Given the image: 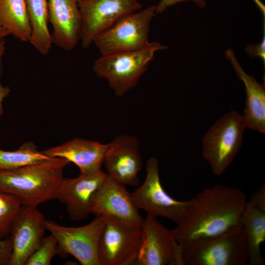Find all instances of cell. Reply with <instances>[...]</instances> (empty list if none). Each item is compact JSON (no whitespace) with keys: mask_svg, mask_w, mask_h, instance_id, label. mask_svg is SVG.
Instances as JSON below:
<instances>
[{"mask_svg":"<svg viewBox=\"0 0 265 265\" xmlns=\"http://www.w3.org/2000/svg\"><path fill=\"white\" fill-rule=\"evenodd\" d=\"M256 4L259 6V7L261 8V9L264 11L265 13V7L263 6L262 3L259 0H254Z\"/></svg>","mask_w":265,"mask_h":265,"instance_id":"31","label":"cell"},{"mask_svg":"<svg viewBox=\"0 0 265 265\" xmlns=\"http://www.w3.org/2000/svg\"><path fill=\"white\" fill-rule=\"evenodd\" d=\"M9 92V87L2 86L0 82V117L3 113L2 106L3 100L8 95Z\"/></svg>","mask_w":265,"mask_h":265,"instance_id":"29","label":"cell"},{"mask_svg":"<svg viewBox=\"0 0 265 265\" xmlns=\"http://www.w3.org/2000/svg\"><path fill=\"white\" fill-rule=\"evenodd\" d=\"M12 254V241L10 236L0 239V265H10Z\"/></svg>","mask_w":265,"mask_h":265,"instance_id":"25","label":"cell"},{"mask_svg":"<svg viewBox=\"0 0 265 265\" xmlns=\"http://www.w3.org/2000/svg\"><path fill=\"white\" fill-rule=\"evenodd\" d=\"M69 162L62 158L49 159L15 169L0 171V190L15 196L22 206L37 207L56 199Z\"/></svg>","mask_w":265,"mask_h":265,"instance_id":"2","label":"cell"},{"mask_svg":"<svg viewBox=\"0 0 265 265\" xmlns=\"http://www.w3.org/2000/svg\"><path fill=\"white\" fill-rule=\"evenodd\" d=\"M246 128L242 115L231 111L217 120L203 137V157L216 175L232 163L242 142Z\"/></svg>","mask_w":265,"mask_h":265,"instance_id":"5","label":"cell"},{"mask_svg":"<svg viewBox=\"0 0 265 265\" xmlns=\"http://www.w3.org/2000/svg\"><path fill=\"white\" fill-rule=\"evenodd\" d=\"M58 254L57 239L51 234L42 238L25 265H50L53 257Z\"/></svg>","mask_w":265,"mask_h":265,"instance_id":"24","label":"cell"},{"mask_svg":"<svg viewBox=\"0 0 265 265\" xmlns=\"http://www.w3.org/2000/svg\"><path fill=\"white\" fill-rule=\"evenodd\" d=\"M143 183L130 192L131 198L139 210L154 217L161 216L181 224L186 219L194 203L192 198L179 201L170 196L163 187L159 177L158 160L150 158L147 161Z\"/></svg>","mask_w":265,"mask_h":265,"instance_id":"6","label":"cell"},{"mask_svg":"<svg viewBox=\"0 0 265 265\" xmlns=\"http://www.w3.org/2000/svg\"><path fill=\"white\" fill-rule=\"evenodd\" d=\"M80 0H48L49 21L53 32L52 43L58 48L71 51L80 41Z\"/></svg>","mask_w":265,"mask_h":265,"instance_id":"16","label":"cell"},{"mask_svg":"<svg viewBox=\"0 0 265 265\" xmlns=\"http://www.w3.org/2000/svg\"><path fill=\"white\" fill-rule=\"evenodd\" d=\"M107 144L75 138L42 152L51 158H59L78 167L80 173L99 171L104 163Z\"/></svg>","mask_w":265,"mask_h":265,"instance_id":"17","label":"cell"},{"mask_svg":"<svg viewBox=\"0 0 265 265\" xmlns=\"http://www.w3.org/2000/svg\"><path fill=\"white\" fill-rule=\"evenodd\" d=\"M179 246L182 265H248V249L242 226L217 237Z\"/></svg>","mask_w":265,"mask_h":265,"instance_id":"4","label":"cell"},{"mask_svg":"<svg viewBox=\"0 0 265 265\" xmlns=\"http://www.w3.org/2000/svg\"><path fill=\"white\" fill-rule=\"evenodd\" d=\"M0 26L21 42H28L31 27L25 0H0Z\"/></svg>","mask_w":265,"mask_h":265,"instance_id":"21","label":"cell"},{"mask_svg":"<svg viewBox=\"0 0 265 265\" xmlns=\"http://www.w3.org/2000/svg\"><path fill=\"white\" fill-rule=\"evenodd\" d=\"M193 198L194 203L186 219L171 230L180 245L242 227L241 217L247 200L240 188L216 184Z\"/></svg>","mask_w":265,"mask_h":265,"instance_id":"1","label":"cell"},{"mask_svg":"<svg viewBox=\"0 0 265 265\" xmlns=\"http://www.w3.org/2000/svg\"><path fill=\"white\" fill-rule=\"evenodd\" d=\"M104 163L111 177L125 186L139 184L138 174L142 162L137 138L120 135L107 143Z\"/></svg>","mask_w":265,"mask_h":265,"instance_id":"13","label":"cell"},{"mask_svg":"<svg viewBox=\"0 0 265 265\" xmlns=\"http://www.w3.org/2000/svg\"><path fill=\"white\" fill-rule=\"evenodd\" d=\"M90 211L91 214L128 225L141 227L143 221L126 186L107 173L91 198Z\"/></svg>","mask_w":265,"mask_h":265,"instance_id":"11","label":"cell"},{"mask_svg":"<svg viewBox=\"0 0 265 265\" xmlns=\"http://www.w3.org/2000/svg\"><path fill=\"white\" fill-rule=\"evenodd\" d=\"M225 55L245 86L246 98L242 117L246 128L265 133V84L258 82L254 77L247 74L243 70L232 49L226 50Z\"/></svg>","mask_w":265,"mask_h":265,"instance_id":"18","label":"cell"},{"mask_svg":"<svg viewBox=\"0 0 265 265\" xmlns=\"http://www.w3.org/2000/svg\"><path fill=\"white\" fill-rule=\"evenodd\" d=\"M142 243L137 265H182L181 250L171 230L147 214L141 226Z\"/></svg>","mask_w":265,"mask_h":265,"instance_id":"12","label":"cell"},{"mask_svg":"<svg viewBox=\"0 0 265 265\" xmlns=\"http://www.w3.org/2000/svg\"><path fill=\"white\" fill-rule=\"evenodd\" d=\"M105 219L98 248L100 265H135L142 243L141 227Z\"/></svg>","mask_w":265,"mask_h":265,"instance_id":"9","label":"cell"},{"mask_svg":"<svg viewBox=\"0 0 265 265\" xmlns=\"http://www.w3.org/2000/svg\"><path fill=\"white\" fill-rule=\"evenodd\" d=\"M248 252V264L264 265L261 245L265 241V211L247 201L241 217Z\"/></svg>","mask_w":265,"mask_h":265,"instance_id":"19","label":"cell"},{"mask_svg":"<svg viewBox=\"0 0 265 265\" xmlns=\"http://www.w3.org/2000/svg\"><path fill=\"white\" fill-rule=\"evenodd\" d=\"M30 141L15 151L0 150V171L10 170L50 159Z\"/></svg>","mask_w":265,"mask_h":265,"instance_id":"22","label":"cell"},{"mask_svg":"<svg viewBox=\"0 0 265 265\" xmlns=\"http://www.w3.org/2000/svg\"><path fill=\"white\" fill-rule=\"evenodd\" d=\"M186 1L193 2L200 8H204L206 5V0H160L156 5V14H160L175 4Z\"/></svg>","mask_w":265,"mask_h":265,"instance_id":"26","label":"cell"},{"mask_svg":"<svg viewBox=\"0 0 265 265\" xmlns=\"http://www.w3.org/2000/svg\"><path fill=\"white\" fill-rule=\"evenodd\" d=\"M22 206L15 196L0 190V239L10 236Z\"/></svg>","mask_w":265,"mask_h":265,"instance_id":"23","label":"cell"},{"mask_svg":"<svg viewBox=\"0 0 265 265\" xmlns=\"http://www.w3.org/2000/svg\"><path fill=\"white\" fill-rule=\"evenodd\" d=\"M167 48L153 41L139 49L101 55L94 62L93 70L107 81L116 96H122L136 86L155 53Z\"/></svg>","mask_w":265,"mask_h":265,"instance_id":"3","label":"cell"},{"mask_svg":"<svg viewBox=\"0 0 265 265\" xmlns=\"http://www.w3.org/2000/svg\"><path fill=\"white\" fill-rule=\"evenodd\" d=\"M105 219L96 216L89 223L79 227L64 226L46 219L45 227L56 238L59 254H70L82 265H100L98 248Z\"/></svg>","mask_w":265,"mask_h":265,"instance_id":"8","label":"cell"},{"mask_svg":"<svg viewBox=\"0 0 265 265\" xmlns=\"http://www.w3.org/2000/svg\"><path fill=\"white\" fill-rule=\"evenodd\" d=\"M43 214L37 207L22 206L10 235L12 254L10 265H25L46 230Z\"/></svg>","mask_w":265,"mask_h":265,"instance_id":"14","label":"cell"},{"mask_svg":"<svg viewBox=\"0 0 265 265\" xmlns=\"http://www.w3.org/2000/svg\"><path fill=\"white\" fill-rule=\"evenodd\" d=\"M265 34L261 42L259 44L246 46L245 51L251 57H260L264 62L265 60Z\"/></svg>","mask_w":265,"mask_h":265,"instance_id":"27","label":"cell"},{"mask_svg":"<svg viewBox=\"0 0 265 265\" xmlns=\"http://www.w3.org/2000/svg\"><path fill=\"white\" fill-rule=\"evenodd\" d=\"M9 35V33L6 30L0 26V60L4 51V38Z\"/></svg>","mask_w":265,"mask_h":265,"instance_id":"30","label":"cell"},{"mask_svg":"<svg viewBox=\"0 0 265 265\" xmlns=\"http://www.w3.org/2000/svg\"><path fill=\"white\" fill-rule=\"evenodd\" d=\"M31 34L28 42L41 54L46 55L52 48L48 28V0H25Z\"/></svg>","mask_w":265,"mask_h":265,"instance_id":"20","label":"cell"},{"mask_svg":"<svg viewBox=\"0 0 265 265\" xmlns=\"http://www.w3.org/2000/svg\"><path fill=\"white\" fill-rule=\"evenodd\" d=\"M106 174L101 170L93 173H80L74 178H63L56 199L66 205L67 213L72 219L82 221L91 214V198Z\"/></svg>","mask_w":265,"mask_h":265,"instance_id":"15","label":"cell"},{"mask_svg":"<svg viewBox=\"0 0 265 265\" xmlns=\"http://www.w3.org/2000/svg\"><path fill=\"white\" fill-rule=\"evenodd\" d=\"M257 207L265 211V186L262 185L248 201Z\"/></svg>","mask_w":265,"mask_h":265,"instance_id":"28","label":"cell"},{"mask_svg":"<svg viewBox=\"0 0 265 265\" xmlns=\"http://www.w3.org/2000/svg\"><path fill=\"white\" fill-rule=\"evenodd\" d=\"M156 5L129 13L98 34L93 42L101 55L135 50L147 45Z\"/></svg>","mask_w":265,"mask_h":265,"instance_id":"7","label":"cell"},{"mask_svg":"<svg viewBox=\"0 0 265 265\" xmlns=\"http://www.w3.org/2000/svg\"><path fill=\"white\" fill-rule=\"evenodd\" d=\"M142 8L138 0H80L81 46L88 48L98 34L123 16Z\"/></svg>","mask_w":265,"mask_h":265,"instance_id":"10","label":"cell"}]
</instances>
